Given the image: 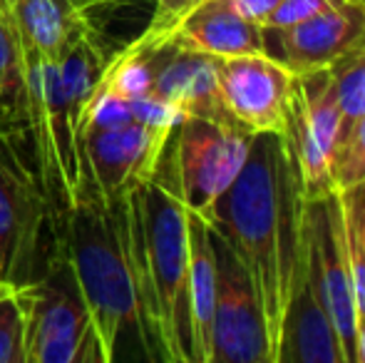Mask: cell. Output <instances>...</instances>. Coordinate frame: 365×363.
<instances>
[{
  "label": "cell",
  "mask_w": 365,
  "mask_h": 363,
  "mask_svg": "<svg viewBox=\"0 0 365 363\" xmlns=\"http://www.w3.org/2000/svg\"><path fill=\"white\" fill-rule=\"evenodd\" d=\"M308 194L284 137L254 135L236 180L217 199L207 224L249 274L266 321L271 363L306 254Z\"/></svg>",
  "instance_id": "1"
},
{
  "label": "cell",
  "mask_w": 365,
  "mask_h": 363,
  "mask_svg": "<svg viewBox=\"0 0 365 363\" xmlns=\"http://www.w3.org/2000/svg\"><path fill=\"white\" fill-rule=\"evenodd\" d=\"M65 244L97 339L110 363L122 331L127 326L140 329V306L120 199L105 204L100 194L82 197L65 219Z\"/></svg>",
  "instance_id": "2"
},
{
  "label": "cell",
  "mask_w": 365,
  "mask_h": 363,
  "mask_svg": "<svg viewBox=\"0 0 365 363\" xmlns=\"http://www.w3.org/2000/svg\"><path fill=\"white\" fill-rule=\"evenodd\" d=\"M25 120L0 127V257L13 286L33 281L68 252L65 224L53 212L40 184Z\"/></svg>",
  "instance_id": "3"
},
{
  "label": "cell",
  "mask_w": 365,
  "mask_h": 363,
  "mask_svg": "<svg viewBox=\"0 0 365 363\" xmlns=\"http://www.w3.org/2000/svg\"><path fill=\"white\" fill-rule=\"evenodd\" d=\"M23 45L25 58V115L33 160L48 202L65 224L82 199L80 117L63 85L58 63Z\"/></svg>",
  "instance_id": "4"
},
{
  "label": "cell",
  "mask_w": 365,
  "mask_h": 363,
  "mask_svg": "<svg viewBox=\"0 0 365 363\" xmlns=\"http://www.w3.org/2000/svg\"><path fill=\"white\" fill-rule=\"evenodd\" d=\"M25 321V363H107L68 252L43 276L15 286Z\"/></svg>",
  "instance_id": "5"
},
{
  "label": "cell",
  "mask_w": 365,
  "mask_h": 363,
  "mask_svg": "<svg viewBox=\"0 0 365 363\" xmlns=\"http://www.w3.org/2000/svg\"><path fill=\"white\" fill-rule=\"evenodd\" d=\"M249 130L236 122L184 117L167 142L174 184L189 212L207 222L214 204L229 189L251 150Z\"/></svg>",
  "instance_id": "6"
},
{
  "label": "cell",
  "mask_w": 365,
  "mask_h": 363,
  "mask_svg": "<svg viewBox=\"0 0 365 363\" xmlns=\"http://www.w3.org/2000/svg\"><path fill=\"white\" fill-rule=\"evenodd\" d=\"M343 132L346 120L328 68L296 75L289 97L286 130L281 137L296 162L308 199L333 192L331 165Z\"/></svg>",
  "instance_id": "7"
},
{
  "label": "cell",
  "mask_w": 365,
  "mask_h": 363,
  "mask_svg": "<svg viewBox=\"0 0 365 363\" xmlns=\"http://www.w3.org/2000/svg\"><path fill=\"white\" fill-rule=\"evenodd\" d=\"M172 132L135 120L117 130L82 135V197L100 194L105 204H112L145 184L157 172Z\"/></svg>",
  "instance_id": "8"
},
{
  "label": "cell",
  "mask_w": 365,
  "mask_h": 363,
  "mask_svg": "<svg viewBox=\"0 0 365 363\" xmlns=\"http://www.w3.org/2000/svg\"><path fill=\"white\" fill-rule=\"evenodd\" d=\"M212 242L217 257V306L209 363H271L264 311L254 284L239 257L214 229Z\"/></svg>",
  "instance_id": "9"
},
{
  "label": "cell",
  "mask_w": 365,
  "mask_h": 363,
  "mask_svg": "<svg viewBox=\"0 0 365 363\" xmlns=\"http://www.w3.org/2000/svg\"><path fill=\"white\" fill-rule=\"evenodd\" d=\"M296 73L276 55L217 58V85L229 117L251 135H284Z\"/></svg>",
  "instance_id": "10"
},
{
  "label": "cell",
  "mask_w": 365,
  "mask_h": 363,
  "mask_svg": "<svg viewBox=\"0 0 365 363\" xmlns=\"http://www.w3.org/2000/svg\"><path fill=\"white\" fill-rule=\"evenodd\" d=\"M306 267L311 272L316 289L323 299L328 316L341 339L346 363H353V346H356V289H353L351 269L346 262L341 229V207L338 194L308 199L306 209Z\"/></svg>",
  "instance_id": "11"
},
{
  "label": "cell",
  "mask_w": 365,
  "mask_h": 363,
  "mask_svg": "<svg viewBox=\"0 0 365 363\" xmlns=\"http://www.w3.org/2000/svg\"><path fill=\"white\" fill-rule=\"evenodd\" d=\"M271 35L276 58L296 75L326 70L365 40V0H338L316 18Z\"/></svg>",
  "instance_id": "12"
},
{
  "label": "cell",
  "mask_w": 365,
  "mask_h": 363,
  "mask_svg": "<svg viewBox=\"0 0 365 363\" xmlns=\"http://www.w3.org/2000/svg\"><path fill=\"white\" fill-rule=\"evenodd\" d=\"M152 92L177 107L184 117L234 122L219 95L217 58L179 48L172 40L159 43Z\"/></svg>",
  "instance_id": "13"
},
{
  "label": "cell",
  "mask_w": 365,
  "mask_h": 363,
  "mask_svg": "<svg viewBox=\"0 0 365 363\" xmlns=\"http://www.w3.org/2000/svg\"><path fill=\"white\" fill-rule=\"evenodd\" d=\"M276 363H346L338 331L306 267V254L281 324Z\"/></svg>",
  "instance_id": "14"
},
{
  "label": "cell",
  "mask_w": 365,
  "mask_h": 363,
  "mask_svg": "<svg viewBox=\"0 0 365 363\" xmlns=\"http://www.w3.org/2000/svg\"><path fill=\"white\" fill-rule=\"evenodd\" d=\"M174 45L212 58L266 53V33L239 15L229 0H199L169 35Z\"/></svg>",
  "instance_id": "15"
},
{
  "label": "cell",
  "mask_w": 365,
  "mask_h": 363,
  "mask_svg": "<svg viewBox=\"0 0 365 363\" xmlns=\"http://www.w3.org/2000/svg\"><path fill=\"white\" fill-rule=\"evenodd\" d=\"M10 15L20 40L53 63H60L80 40L95 35L85 10L73 0H15Z\"/></svg>",
  "instance_id": "16"
},
{
  "label": "cell",
  "mask_w": 365,
  "mask_h": 363,
  "mask_svg": "<svg viewBox=\"0 0 365 363\" xmlns=\"http://www.w3.org/2000/svg\"><path fill=\"white\" fill-rule=\"evenodd\" d=\"M189 229V329H192L194 363L212 361V329L217 306V257H214L212 229L199 214L187 209Z\"/></svg>",
  "instance_id": "17"
},
{
  "label": "cell",
  "mask_w": 365,
  "mask_h": 363,
  "mask_svg": "<svg viewBox=\"0 0 365 363\" xmlns=\"http://www.w3.org/2000/svg\"><path fill=\"white\" fill-rule=\"evenodd\" d=\"M338 194L346 262L356 289L358 319H365V184L343 189Z\"/></svg>",
  "instance_id": "18"
},
{
  "label": "cell",
  "mask_w": 365,
  "mask_h": 363,
  "mask_svg": "<svg viewBox=\"0 0 365 363\" xmlns=\"http://www.w3.org/2000/svg\"><path fill=\"white\" fill-rule=\"evenodd\" d=\"M0 110L10 117L25 115V58L13 15H0Z\"/></svg>",
  "instance_id": "19"
},
{
  "label": "cell",
  "mask_w": 365,
  "mask_h": 363,
  "mask_svg": "<svg viewBox=\"0 0 365 363\" xmlns=\"http://www.w3.org/2000/svg\"><path fill=\"white\" fill-rule=\"evenodd\" d=\"M346 127L365 115V40L328 68Z\"/></svg>",
  "instance_id": "20"
},
{
  "label": "cell",
  "mask_w": 365,
  "mask_h": 363,
  "mask_svg": "<svg viewBox=\"0 0 365 363\" xmlns=\"http://www.w3.org/2000/svg\"><path fill=\"white\" fill-rule=\"evenodd\" d=\"M365 184V115L346 127L331 165L333 192Z\"/></svg>",
  "instance_id": "21"
},
{
  "label": "cell",
  "mask_w": 365,
  "mask_h": 363,
  "mask_svg": "<svg viewBox=\"0 0 365 363\" xmlns=\"http://www.w3.org/2000/svg\"><path fill=\"white\" fill-rule=\"evenodd\" d=\"M0 363H25V321L15 286L0 289Z\"/></svg>",
  "instance_id": "22"
},
{
  "label": "cell",
  "mask_w": 365,
  "mask_h": 363,
  "mask_svg": "<svg viewBox=\"0 0 365 363\" xmlns=\"http://www.w3.org/2000/svg\"><path fill=\"white\" fill-rule=\"evenodd\" d=\"M197 3L199 0H157L147 28L137 38H145L149 43H164V40H169V35L177 28V23Z\"/></svg>",
  "instance_id": "23"
},
{
  "label": "cell",
  "mask_w": 365,
  "mask_h": 363,
  "mask_svg": "<svg viewBox=\"0 0 365 363\" xmlns=\"http://www.w3.org/2000/svg\"><path fill=\"white\" fill-rule=\"evenodd\" d=\"M336 3L338 0H279L276 10L266 20L264 33H276V30H286L298 23H306V20L316 18L318 13H323V10H328Z\"/></svg>",
  "instance_id": "24"
},
{
  "label": "cell",
  "mask_w": 365,
  "mask_h": 363,
  "mask_svg": "<svg viewBox=\"0 0 365 363\" xmlns=\"http://www.w3.org/2000/svg\"><path fill=\"white\" fill-rule=\"evenodd\" d=\"M229 3L234 5L236 13L244 15L246 20H251V23L264 30L266 20H269V15L276 10L279 0H229Z\"/></svg>",
  "instance_id": "25"
},
{
  "label": "cell",
  "mask_w": 365,
  "mask_h": 363,
  "mask_svg": "<svg viewBox=\"0 0 365 363\" xmlns=\"http://www.w3.org/2000/svg\"><path fill=\"white\" fill-rule=\"evenodd\" d=\"M353 363H365V319H358L356 346H353Z\"/></svg>",
  "instance_id": "26"
},
{
  "label": "cell",
  "mask_w": 365,
  "mask_h": 363,
  "mask_svg": "<svg viewBox=\"0 0 365 363\" xmlns=\"http://www.w3.org/2000/svg\"><path fill=\"white\" fill-rule=\"evenodd\" d=\"M8 286H13L8 279H5V267H3V257H0V289H8Z\"/></svg>",
  "instance_id": "27"
},
{
  "label": "cell",
  "mask_w": 365,
  "mask_h": 363,
  "mask_svg": "<svg viewBox=\"0 0 365 363\" xmlns=\"http://www.w3.org/2000/svg\"><path fill=\"white\" fill-rule=\"evenodd\" d=\"M8 120H18V117H10V115H8V112H5V110H0V127H3V125H5V122H8ZM25 122H28V120H25Z\"/></svg>",
  "instance_id": "28"
},
{
  "label": "cell",
  "mask_w": 365,
  "mask_h": 363,
  "mask_svg": "<svg viewBox=\"0 0 365 363\" xmlns=\"http://www.w3.org/2000/svg\"><path fill=\"white\" fill-rule=\"evenodd\" d=\"M0 15H10V3H8V0H0Z\"/></svg>",
  "instance_id": "29"
},
{
  "label": "cell",
  "mask_w": 365,
  "mask_h": 363,
  "mask_svg": "<svg viewBox=\"0 0 365 363\" xmlns=\"http://www.w3.org/2000/svg\"><path fill=\"white\" fill-rule=\"evenodd\" d=\"M73 3H77V5H80L82 10H85V8H90L92 3H97V0H73Z\"/></svg>",
  "instance_id": "30"
},
{
  "label": "cell",
  "mask_w": 365,
  "mask_h": 363,
  "mask_svg": "<svg viewBox=\"0 0 365 363\" xmlns=\"http://www.w3.org/2000/svg\"><path fill=\"white\" fill-rule=\"evenodd\" d=\"M132 3H142V5H149V8L154 10V5H157V0H132Z\"/></svg>",
  "instance_id": "31"
},
{
  "label": "cell",
  "mask_w": 365,
  "mask_h": 363,
  "mask_svg": "<svg viewBox=\"0 0 365 363\" xmlns=\"http://www.w3.org/2000/svg\"><path fill=\"white\" fill-rule=\"evenodd\" d=\"M8 3H10V5H13V3H15V0H8Z\"/></svg>",
  "instance_id": "32"
}]
</instances>
